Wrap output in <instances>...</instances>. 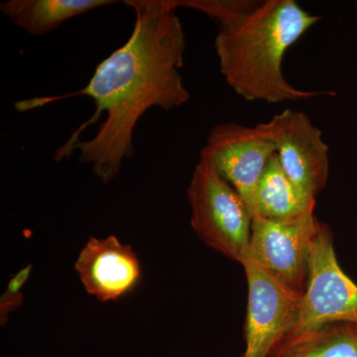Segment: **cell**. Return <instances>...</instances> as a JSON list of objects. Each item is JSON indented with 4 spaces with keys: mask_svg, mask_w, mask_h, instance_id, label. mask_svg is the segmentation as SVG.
Masks as SVG:
<instances>
[{
    "mask_svg": "<svg viewBox=\"0 0 357 357\" xmlns=\"http://www.w3.org/2000/svg\"><path fill=\"white\" fill-rule=\"evenodd\" d=\"M135 23L121 48L98 66L88 84L69 95L35 98L14 102L28 112L70 98L89 96L96 112L54 154L60 163L79 152V161L91 167L103 184L121 172L124 160L135 154L133 133L148 110H172L185 105L190 93L180 69L187 41L175 0H128Z\"/></svg>",
    "mask_w": 357,
    "mask_h": 357,
    "instance_id": "cell-1",
    "label": "cell"
},
{
    "mask_svg": "<svg viewBox=\"0 0 357 357\" xmlns=\"http://www.w3.org/2000/svg\"><path fill=\"white\" fill-rule=\"evenodd\" d=\"M321 20L295 0H266L236 24L220 27L215 47L225 82L248 102H301L332 95L295 88L283 74L289 49Z\"/></svg>",
    "mask_w": 357,
    "mask_h": 357,
    "instance_id": "cell-2",
    "label": "cell"
},
{
    "mask_svg": "<svg viewBox=\"0 0 357 357\" xmlns=\"http://www.w3.org/2000/svg\"><path fill=\"white\" fill-rule=\"evenodd\" d=\"M197 236L218 252L243 263L250 243L252 215L241 195L199 158L187 191Z\"/></svg>",
    "mask_w": 357,
    "mask_h": 357,
    "instance_id": "cell-3",
    "label": "cell"
},
{
    "mask_svg": "<svg viewBox=\"0 0 357 357\" xmlns=\"http://www.w3.org/2000/svg\"><path fill=\"white\" fill-rule=\"evenodd\" d=\"M328 324L357 326V285L338 264L332 230L321 222L310 251L297 321L285 340Z\"/></svg>",
    "mask_w": 357,
    "mask_h": 357,
    "instance_id": "cell-4",
    "label": "cell"
},
{
    "mask_svg": "<svg viewBox=\"0 0 357 357\" xmlns=\"http://www.w3.org/2000/svg\"><path fill=\"white\" fill-rule=\"evenodd\" d=\"M276 153L269 122L252 128L225 122L211 129L201 158L208 161L236 190L252 215L256 187L270 159Z\"/></svg>",
    "mask_w": 357,
    "mask_h": 357,
    "instance_id": "cell-5",
    "label": "cell"
},
{
    "mask_svg": "<svg viewBox=\"0 0 357 357\" xmlns=\"http://www.w3.org/2000/svg\"><path fill=\"white\" fill-rule=\"evenodd\" d=\"M319 223L314 213L285 222L253 218L248 255L275 281L303 295Z\"/></svg>",
    "mask_w": 357,
    "mask_h": 357,
    "instance_id": "cell-6",
    "label": "cell"
},
{
    "mask_svg": "<svg viewBox=\"0 0 357 357\" xmlns=\"http://www.w3.org/2000/svg\"><path fill=\"white\" fill-rule=\"evenodd\" d=\"M241 265L248 286L243 357H271L292 331L303 295L275 281L248 255Z\"/></svg>",
    "mask_w": 357,
    "mask_h": 357,
    "instance_id": "cell-7",
    "label": "cell"
},
{
    "mask_svg": "<svg viewBox=\"0 0 357 357\" xmlns=\"http://www.w3.org/2000/svg\"><path fill=\"white\" fill-rule=\"evenodd\" d=\"M268 122L284 172L301 191L316 198L325 189L330 171L328 146L321 129L306 114L292 109Z\"/></svg>",
    "mask_w": 357,
    "mask_h": 357,
    "instance_id": "cell-8",
    "label": "cell"
},
{
    "mask_svg": "<svg viewBox=\"0 0 357 357\" xmlns=\"http://www.w3.org/2000/svg\"><path fill=\"white\" fill-rule=\"evenodd\" d=\"M75 270L86 292L100 302L128 295L142 278V266L135 251L115 236L89 237L77 255Z\"/></svg>",
    "mask_w": 357,
    "mask_h": 357,
    "instance_id": "cell-9",
    "label": "cell"
},
{
    "mask_svg": "<svg viewBox=\"0 0 357 357\" xmlns=\"http://www.w3.org/2000/svg\"><path fill=\"white\" fill-rule=\"evenodd\" d=\"M316 198L301 191L284 172L277 153L270 159L255 192L252 217L285 222L314 213Z\"/></svg>",
    "mask_w": 357,
    "mask_h": 357,
    "instance_id": "cell-10",
    "label": "cell"
},
{
    "mask_svg": "<svg viewBox=\"0 0 357 357\" xmlns=\"http://www.w3.org/2000/svg\"><path fill=\"white\" fill-rule=\"evenodd\" d=\"M114 3L110 0H10L0 4V10L28 34L43 36L70 18Z\"/></svg>",
    "mask_w": 357,
    "mask_h": 357,
    "instance_id": "cell-11",
    "label": "cell"
},
{
    "mask_svg": "<svg viewBox=\"0 0 357 357\" xmlns=\"http://www.w3.org/2000/svg\"><path fill=\"white\" fill-rule=\"evenodd\" d=\"M271 357H357V326L328 324L284 340Z\"/></svg>",
    "mask_w": 357,
    "mask_h": 357,
    "instance_id": "cell-12",
    "label": "cell"
},
{
    "mask_svg": "<svg viewBox=\"0 0 357 357\" xmlns=\"http://www.w3.org/2000/svg\"><path fill=\"white\" fill-rule=\"evenodd\" d=\"M177 7L197 9L217 21L220 27L234 25L244 20L259 6L255 0H175Z\"/></svg>",
    "mask_w": 357,
    "mask_h": 357,
    "instance_id": "cell-13",
    "label": "cell"
},
{
    "mask_svg": "<svg viewBox=\"0 0 357 357\" xmlns=\"http://www.w3.org/2000/svg\"><path fill=\"white\" fill-rule=\"evenodd\" d=\"M32 269V264L21 268L7 284L6 291L0 297V325L6 326L9 316L22 306L24 301L23 289L31 275Z\"/></svg>",
    "mask_w": 357,
    "mask_h": 357,
    "instance_id": "cell-14",
    "label": "cell"
}]
</instances>
